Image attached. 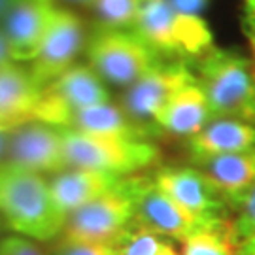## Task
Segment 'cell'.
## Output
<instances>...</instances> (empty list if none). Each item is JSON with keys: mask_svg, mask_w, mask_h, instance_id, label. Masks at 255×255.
Masks as SVG:
<instances>
[{"mask_svg": "<svg viewBox=\"0 0 255 255\" xmlns=\"http://www.w3.org/2000/svg\"><path fill=\"white\" fill-rule=\"evenodd\" d=\"M0 212L13 231L36 240H51L66 223L49 182L8 161H0Z\"/></svg>", "mask_w": 255, "mask_h": 255, "instance_id": "cell-1", "label": "cell"}, {"mask_svg": "<svg viewBox=\"0 0 255 255\" xmlns=\"http://www.w3.org/2000/svg\"><path fill=\"white\" fill-rule=\"evenodd\" d=\"M197 82L212 116L255 125V63L244 55L212 47L197 59Z\"/></svg>", "mask_w": 255, "mask_h": 255, "instance_id": "cell-2", "label": "cell"}, {"mask_svg": "<svg viewBox=\"0 0 255 255\" xmlns=\"http://www.w3.org/2000/svg\"><path fill=\"white\" fill-rule=\"evenodd\" d=\"M61 138L68 168H89L123 178L153 166L159 159L157 146L147 140L95 136L74 128H61Z\"/></svg>", "mask_w": 255, "mask_h": 255, "instance_id": "cell-3", "label": "cell"}, {"mask_svg": "<svg viewBox=\"0 0 255 255\" xmlns=\"http://www.w3.org/2000/svg\"><path fill=\"white\" fill-rule=\"evenodd\" d=\"M87 61L102 80L114 85H130L163 63L161 55L134 30L99 27L85 47Z\"/></svg>", "mask_w": 255, "mask_h": 255, "instance_id": "cell-4", "label": "cell"}, {"mask_svg": "<svg viewBox=\"0 0 255 255\" xmlns=\"http://www.w3.org/2000/svg\"><path fill=\"white\" fill-rule=\"evenodd\" d=\"M134 199L130 176L123 178L116 189L68 214L64 223V240L110 244L132 223Z\"/></svg>", "mask_w": 255, "mask_h": 255, "instance_id": "cell-5", "label": "cell"}, {"mask_svg": "<svg viewBox=\"0 0 255 255\" xmlns=\"http://www.w3.org/2000/svg\"><path fill=\"white\" fill-rule=\"evenodd\" d=\"M102 102H110V93L102 78L89 64H74L44 87L32 121L63 127L70 112Z\"/></svg>", "mask_w": 255, "mask_h": 255, "instance_id": "cell-6", "label": "cell"}, {"mask_svg": "<svg viewBox=\"0 0 255 255\" xmlns=\"http://www.w3.org/2000/svg\"><path fill=\"white\" fill-rule=\"evenodd\" d=\"M132 199H134V218L132 223L147 229L159 237L185 240L195 233L214 227L221 221H206L195 218L178 202H174L164 191H161L151 178L130 176Z\"/></svg>", "mask_w": 255, "mask_h": 255, "instance_id": "cell-7", "label": "cell"}, {"mask_svg": "<svg viewBox=\"0 0 255 255\" xmlns=\"http://www.w3.org/2000/svg\"><path fill=\"white\" fill-rule=\"evenodd\" d=\"M193 82H197V76L183 61L159 63L128 85L127 93L123 95L121 108L140 125L155 127V114L163 108L172 95Z\"/></svg>", "mask_w": 255, "mask_h": 255, "instance_id": "cell-8", "label": "cell"}, {"mask_svg": "<svg viewBox=\"0 0 255 255\" xmlns=\"http://www.w3.org/2000/svg\"><path fill=\"white\" fill-rule=\"evenodd\" d=\"M83 38L85 30L82 19L68 9L55 8L46 38L28 68L38 87L44 89L64 70L74 66V61L83 47Z\"/></svg>", "mask_w": 255, "mask_h": 255, "instance_id": "cell-9", "label": "cell"}, {"mask_svg": "<svg viewBox=\"0 0 255 255\" xmlns=\"http://www.w3.org/2000/svg\"><path fill=\"white\" fill-rule=\"evenodd\" d=\"M174 202L187 210L195 218L206 221L227 219L229 204L210 182L208 176L191 166H166L157 170L151 178Z\"/></svg>", "mask_w": 255, "mask_h": 255, "instance_id": "cell-10", "label": "cell"}, {"mask_svg": "<svg viewBox=\"0 0 255 255\" xmlns=\"http://www.w3.org/2000/svg\"><path fill=\"white\" fill-rule=\"evenodd\" d=\"M6 157L8 163L38 174H59L68 168L64 159L61 128L40 121H27L9 130Z\"/></svg>", "mask_w": 255, "mask_h": 255, "instance_id": "cell-11", "label": "cell"}, {"mask_svg": "<svg viewBox=\"0 0 255 255\" xmlns=\"http://www.w3.org/2000/svg\"><path fill=\"white\" fill-rule=\"evenodd\" d=\"M53 13L51 0H17L0 25L8 40L11 61H34Z\"/></svg>", "mask_w": 255, "mask_h": 255, "instance_id": "cell-12", "label": "cell"}, {"mask_svg": "<svg viewBox=\"0 0 255 255\" xmlns=\"http://www.w3.org/2000/svg\"><path fill=\"white\" fill-rule=\"evenodd\" d=\"M61 128H74L95 136H119L130 140H147L149 136H157V127L140 125L128 118L121 106L112 102H102L70 112Z\"/></svg>", "mask_w": 255, "mask_h": 255, "instance_id": "cell-13", "label": "cell"}, {"mask_svg": "<svg viewBox=\"0 0 255 255\" xmlns=\"http://www.w3.org/2000/svg\"><path fill=\"white\" fill-rule=\"evenodd\" d=\"M214 119L206 93L199 82H193L172 95L153 116V125L176 136H195Z\"/></svg>", "mask_w": 255, "mask_h": 255, "instance_id": "cell-14", "label": "cell"}, {"mask_svg": "<svg viewBox=\"0 0 255 255\" xmlns=\"http://www.w3.org/2000/svg\"><path fill=\"white\" fill-rule=\"evenodd\" d=\"M197 168L221 193L229 206L238 208L255 185V151L252 153L214 155L197 159Z\"/></svg>", "mask_w": 255, "mask_h": 255, "instance_id": "cell-15", "label": "cell"}, {"mask_svg": "<svg viewBox=\"0 0 255 255\" xmlns=\"http://www.w3.org/2000/svg\"><path fill=\"white\" fill-rule=\"evenodd\" d=\"M121 180H123L121 176L101 170L68 168L59 172L49 182V189L55 202L68 218V214L116 189Z\"/></svg>", "mask_w": 255, "mask_h": 255, "instance_id": "cell-16", "label": "cell"}, {"mask_svg": "<svg viewBox=\"0 0 255 255\" xmlns=\"http://www.w3.org/2000/svg\"><path fill=\"white\" fill-rule=\"evenodd\" d=\"M187 147L195 161L214 155L252 153L255 151V125L238 119L216 118L189 138Z\"/></svg>", "mask_w": 255, "mask_h": 255, "instance_id": "cell-17", "label": "cell"}, {"mask_svg": "<svg viewBox=\"0 0 255 255\" xmlns=\"http://www.w3.org/2000/svg\"><path fill=\"white\" fill-rule=\"evenodd\" d=\"M42 91L28 70L11 63L0 66V118L15 127L32 121Z\"/></svg>", "mask_w": 255, "mask_h": 255, "instance_id": "cell-18", "label": "cell"}, {"mask_svg": "<svg viewBox=\"0 0 255 255\" xmlns=\"http://www.w3.org/2000/svg\"><path fill=\"white\" fill-rule=\"evenodd\" d=\"M174 17L176 11L168 0H144L130 30H134L159 55H178L174 40Z\"/></svg>", "mask_w": 255, "mask_h": 255, "instance_id": "cell-19", "label": "cell"}, {"mask_svg": "<svg viewBox=\"0 0 255 255\" xmlns=\"http://www.w3.org/2000/svg\"><path fill=\"white\" fill-rule=\"evenodd\" d=\"M238 238L231 221L195 233L182 242V255H237Z\"/></svg>", "mask_w": 255, "mask_h": 255, "instance_id": "cell-20", "label": "cell"}, {"mask_svg": "<svg viewBox=\"0 0 255 255\" xmlns=\"http://www.w3.org/2000/svg\"><path fill=\"white\" fill-rule=\"evenodd\" d=\"M174 40H176L178 57L199 59L214 47V38L208 28V23L201 15H185L176 11Z\"/></svg>", "mask_w": 255, "mask_h": 255, "instance_id": "cell-21", "label": "cell"}, {"mask_svg": "<svg viewBox=\"0 0 255 255\" xmlns=\"http://www.w3.org/2000/svg\"><path fill=\"white\" fill-rule=\"evenodd\" d=\"M168 244V240L155 235L147 229H142L136 223H130L119 235L112 246L118 255H159V252Z\"/></svg>", "mask_w": 255, "mask_h": 255, "instance_id": "cell-22", "label": "cell"}, {"mask_svg": "<svg viewBox=\"0 0 255 255\" xmlns=\"http://www.w3.org/2000/svg\"><path fill=\"white\" fill-rule=\"evenodd\" d=\"M144 0H95V11L104 28H132Z\"/></svg>", "mask_w": 255, "mask_h": 255, "instance_id": "cell-23", "label": "cell"}, {"mask_svg": "<svg viewBox=\"0 0 255 255\" xmlns=\"http://www.w3.org/2000/svg\"><path fill=\"white\" fill-rule=\"evenodd\" d=\"M238 216L233 221V227L237 233L238 242L255 235V185L254 189L244 197V201L238 206Z\"/></svg>", "mask_w": 255, "mask_h": 255, "instance_id": "cell-24", "label": "cell"}, {"mask_svg": "<svg viewBox=\"0 0 255 255\" xmlns=\"http://www.w3.org/2000/svg\"><path fill=\"white\" fill-rule=\"evenodd\" d=\"M57 255H118V252L110 244H87V242L64 240Z\"/></svg>", "mask_w": 255, "mask_h": 255, "instance_id": "cell-25", "label": "cell"}, {"mask_svg": "<svg viewBox=\"0 0 255 255\" xmlns=\"http://www.w3.org/2000/svg\"><path fill=\"white\" fill-rule=\"evenodd\" d=\"M0 255H42V252L30 240L8 237L0 242Z\"/></svg>", "mask_w": 255, "mask_h": 255, "instance_id": "cell-26", "label": "cell"}, {"mask_svg": "<svg viewBox=\"0 0 255 255\" xmlns=\"http://www.w3.org/2000/svg\"><path fill=\"white\" fill-rule=\"evenodd\" d=\"M208 0H168V4L178 13H185V15H199Z\"/></svg>", "mask_w": 255, "mask_h": 255, "instance_id": "cell-27", "label": "cell"}, {"mask_svg": "<svg viewBox=\"0 0 255 255\" xmlns=\"http://www.w3.org/2000/svg\"><path fill=\"white\" fill-rule=\"evenodd\" d=\"M9 63H11V55H9L8 40H6L2 28H0V66H6V64H9Z\"/></svg>", "mask_w": 255, "mask_h": 255, "instance_id": "cell-28", "label": "cell"}, {"mask_svg": "<svg viewBox=\"0 0 255 255\" xmlns=\"http://www.w3.org/2000/svg\"><path fill=\"white\" fill-rule=\"evenodd\" d=\"M244 30H246L248 38H250V46H252V51H254V63H255V15H246Z\"/></svg>", "mask_w": 255, "mask_h": 255, "instance_id": "cell-29", "label": "cell"}, {"mask_svg": "<svg viewBox=\"0 0 255 255\" xmlns=\"http://www.w3.org/2000/svg\"><path fill=\"white\" fill-rule=\"evenodd\" d=\"M237 255H255V235L238 244Z\"/></svg>", "mask_w": 255, "mask_h": 255, "instance_id": "cell-30", "label": "cell"}, {"mask_svg": "<svg viewBox=\"0 0 255 255\" xmlns=\"http://www.w3.org/2000/svg\"><path fill=\"white\" fill-rule=\"evenodd\" d=\"M17 4V0H0V23L4 21V17L9 13V9Z\"/></svg>", "mask_w": 255, "mask_h": 255, "instance_id": "cell-31", "label": "cell"}, {"mask_svg": "<svg viewBox=\"0 0 255 255\" xmlns=\"http://www.w3.org/2000/svg\"><path fill=\"white\" fill-rule=\"evenodd\" d=\"M8 136H9V130H0V157H2V155H6Z\"/></svg>", "mask_w": 255, "mask_h": 255, "instance_id": "cell-32", "label": "cell"}, {"mask_svg": "<svg viewBox=\"0 0 255 255\" xmlns=\"http://www.w3.org/2000/svg\"><path fill=\"white\" fill-rule=\"evenodd\" d=\"M159 255H178V252H176V250H174L172 244L168 242V244H166V246H164L163 250L159 252Z\"/></svg>", "mask_w": 255, "mask_h": 255, "instance_id": "cell-33", "label": "cell"}, {"mask_svg": "<svg viewBox=\"0 0 255 255\" xmlns=\"http://www.w3.org/2000/svg\"><path fill=\"white\" fill-rule=\"evenodd\" d=\"M246 2V15H255V0H244Z\"/></svg>", "mask_w": 255, "mask_h": 255, "instance_id": "cell-34", "label": "cell"}, {"mask_svg": "<svg viewBox=\"0 0 255 255\" xmlns=\"http://www.w3.org/2000/svg\"><path fill=\"white\" fill-rule=\"evenodd\" d=\"M11 128H15V125H11L9 121L0 118V130H11Z\"/></svg>", "mask_w": 255, "mask_h": 255, "instance_id": "cell-35", "label": "cell"}, {"mask_svg": "<svg viewBox=\"0 0 255 255\" xmlns=\"http://www.w3.org/2000/svg\"><path fill=\"white\" fill-rule=\"evenodd\" d=\"M74 2H95V0H74Z\"/></svg>", "mask_w": 255, "mask_h": 255, "instance_id": "cell-36", "label": "cell"}]
</instances>
